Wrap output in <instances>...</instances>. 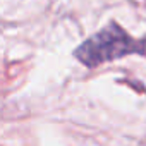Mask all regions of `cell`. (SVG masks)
Segmentation results:
<instances>
[{"instance_id":"cell-1","label":"cell","mask_w":146,"mask_h":146,"mask_svg":"<svg viewBox=\"0 0 146 146\" xmlns=\"http://www.w3.org/2000/svg\"><path fill=\"white\" fill-rule=\"evenodd\" d=\"M131 53H146V43L134 40L117 23H110L107 28L81 43L74 57L88 67H96L103 62H110Z\"/></svg>"}]
</instances>
